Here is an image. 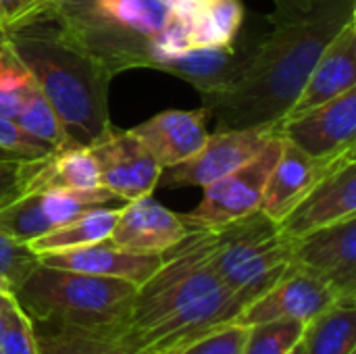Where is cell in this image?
<instances>
[{
  "instance_id": "6da1fadb",
  "label": "cell",
  "mask_w": 356,
  "mask_h": 354,
  "mask_svg": "<svg viewBox=\"0 0 356 354\" xmlns=\"http://www.w3.org/2000/svg\"><path fill=\"white\" fill-rule=\"evenodd\" d=\"M271 29L248 40L240 75L200 94L215 129L277 127L292 111L325 46L356 21V0H273Z\"/></svg>"
},
{
  "instance_id": "7a4b0ae2",
  "label": "cell",
  "mask_w": 356,
  "mask_h": 354,
  "mask_svg": "<svg viewBox=\"0 0 356 354\" xmlns=\"http://www.w3.org/2000/svg\"><path fill=\"white\" fill-rule=\"evenodd\" d=\"M211 246V230H190L138 288L125 328L142 354H173L240 321L246 305L215 273Z\"/></svg>"
},
{
  "instance_id": "3957f363",
  "label": "cell",
  "mask_w": 356,
  "mask_h": 354,
  "mask_svg": "<svg viewBox=\"0 0 356 354\" xmlns=\"http://www.w3.org/2000/svg\"><path fill=\"white\" fill-rule=\"evenodd\" d=\"M198 6L179 0H50L48 21L117 77L156 69L192 46Z\"/></svg>"
},
{
  "instance_id": "277c9868",
  "label": "cell",
  "mask_w": 356,
  "mask_h": 354,
  "mask_svg": "<svg viewBox=\"0 0 356 354\" xmlns=\"http://www.w3.org/2000/svg\"><path fill=\"white\" fill-rule=\"evenodd\" d=\"M6 46L58 115L71 144L88 148L111 129L108 86L113 75L54 21L10 31Z\"/></svg>"
},
{
  "instance_id": "5b68a950",
  "label": "cell",
  "mask_w": 356,
  "mask_h": 354,
  "mask_svg": "<svg viewBox=\"0 0 356 354\" xmlns=\"http://www.w3.org/2000/svg\"><path fill=\"white\" fill-rule=\"evenodd\" d=\"M138 286L79 271L38 265L10 292L33 325L98 330L127 325Z\"/></svg>"
},
{
  "instance_id": "8992f818",
  "label": "cell",
  "mask_w": 356,
  "mask_h": 354,
  "mask_svg": "<svg viewBox=\"0 0 356 354\" xmlns=\"http://www.w3.org/2000/svg\"><path fill=\"white\" fill-rule=\"evenodd\" d=\"M211 265L246 307L292 265V240L261 209L211 230Z\"/></svg>"
},
{
  "instance_id": "52a82bcc",
  "label": "cell",
  "mask_w": 356,
  "mask_h": 354,
  "mask_svg": "<svg viewBox=\"0 0 356 354\" xmlns=\"http://www.w3.org/2000/svg\"><path fill=\"white\" fill-rule=\"evenodd\" d=\"M282 136H273L265 148L236 171L209 184L202 200L190 211L179 213L188 230H215L261 209L267 177L280 156Z\"/></svg>"
},
{
  "instance_id": "ba28073f",
  "label": "cell",
  "mask_w": 356,
  "mask_h": 354,
  "mask_svg": "<svg viewBox=\"0 0 356 354\" xmlns=\"http://www.w3.org/2000/svg\"><path fill=\"white\" fill-rule=\"evenodd\" d=\"M123 204L125 200L106 188L19 194L0 207V230L27 244L88 211L121 209Z\"/></svg>"
},
{
  "instance_id": "9c48e42d",
  "label": "cell",
  "mask_w": 356,
  "mask_h": 354,
  "mask_svg": "<svg viewBox=\"0 0 356 354\" xmlns=\"http://www.w3.org/2000/svg\"><path fill=\"white\" fill-rule=\"evenodd\" d=\"M292 267L321 280L338 303L356 305V217L292 240Z\"/></svg>"
},
{
  "instance_id": "30bf717a",
  "label": "cell",
  "mask_w": 356,
  "mask_h": 354,
  "mask_svg": "<svg viewBox=\"0 0 356 354\" xmlns=\"http://www.w3.org/2000/svg\"><path fill=\"white\" fill-rule=\"evenodd\" d=\"M273 136V127L215 129L196 154L163 169L156 188H207L257 156Z\"/></svg>"
},
{
  "instance_id": "8fae6325",
  "label": "cell",
  "mask_w": 356,
  "mask_h": 354,
  "mask_svg": "<svg viewBox=\"0 0 356 354\" xmlns=\"http://www.w3.org/2000/svg\"><path fill=\"white\" fill-rule=\"evenodd\" d=\"M88 150L96 163L100 186L125 202L156 190L163 167L129 129L111 125V129L88 146Z\"/></svg>"
},
{
  "instance_id": "7c38bea8",
  "label": "cell",
  "mask_w": 356,
  "mask_h": 354,
  "mask_svg": "<svg viewBox=\"0 0 356 354\" xmlns=\"http://www.w3.org/2000/svg\"><path fill=\"white\" fill-rule=\"evenodd\" d=\"M277 136L315 159L356 148V88L298 117L286 119Z\"/></svg>"
},
{
  "instance_id": "4fadbf2b",
  "label": "cell",
  "mask_w": 356,
  "mask_h": 354,
  "mask_svg": "<svg viewBox=\"0 0 356 354\" xmlns=\"http://www.w3.org/2000/svg\"><path fill=\"white\" fill-rule=\"evenodd\" d=\"M356 217V154L342 159L280 221V230L296 240L315 230Z\"/></svg>"
},
{
  "instance_id": "5bb4252c",
  "label": "cell",
  "mask_w": 356,
  "mask_h": 354,
  "mask_svg": "<svg viewBox=\"0 0 356 354\" xmlns=\"http://www.w3.org/2000/svg\"><path fill=\"white\" fill-rule=\"evenodd\" d=\"M179 213L163 207L152 194L125 202L119 209L108 240L138 255H163L188 236Z\"/></svg>"
},
{
  "instance_id": "9a60e30c",
  "label": "cell",
  "mask_w": 356,
  "mask_h": 354,
  "mask_svg": "<svg viewBox=\"0 0 356 354\" xmlns=\"http://www.w3.org/2000/svg\"><path fill=\"white\" fill-rule=\"evenodd\" d=\"M334 303H338L334 292L321 280L290 265L288 273L277 284L244 309L238 323L254 325L277 319H294L307 325Z\"/></svg>"
},
{
  "instance_id": "2e32d148",
  "label": "cell",
  "mask_w": 356,
  "mask_h": 354,
  "mask_svg": "<svg viewBox=\"0 0 356 354\" xmlns=\"http://www.w3.org/2000/svg\"><path fill=\"white\" fill-rule=\"evenodd\" d=\"M350 154H356V148L344 150L336 156L315 159L282 138L280 156L265 184L261 211L280 223L302 200V196L319 182V177H323L334 165H338L342 159Z\"/></svg>"
},
{
  "instance_id": "e0dca14e",
  "label": "cell",
  "mask_w": 356,
  "mask_h": 354,
  "mask_svg": "<svg viewBox=\"0 0 356 354\" xmlns=\"http://www.w3.org/2000/svg\"><path fill=\"white\" fill-rule=\"evenodd\" d=\"M207 119L209 113L204 106L192 111L171 108L156 113L129 131L144 144L152 159L167 169L190 159L204 146L209 138Z\"/></svg>"
},
{
  "instance_id": "ac0fdd59",
  "label": "cell",
  "mask_w": 356,
  "mask_h": 354,
  "mask_svg": "<svg viewBox=\"0 0 356 354\" xmlns=\"http://www.w3.org/2000/svg\"><path fill=\"white\" fill-rule=\"evenodd\" d=\"M161 261H163V255L127 252L115 246L108 238L96 244L40 257V263L48 267L79 271V273L98 275V277L125 280L138 288L161 267Z\"/></svg>"
},
{
  "instance_id": "d6986e66",
  "label": "cell",
  "mask_w": 356,
  "mask_h": 354,
  "mask_svg": "<svg viewBox=\"0 0 356 354\" xmlns=\"http://www.w3.org/2000/svg\"><path fill=\"white\" fill-rule=\"evenodd\" d=\"M353 88H356V21H350L325 46L286 119L325 104Z\"/></svg>"
},
{
  "instance_id": "ffe728a7",
  "label": "cell",
  "mask_w": 356,
  "mask_h": 354,
  "mask_svg": "<svg viewBox=\"0 0 356 354\" xmlns=\"http://www.w3.org/2000/svg\"><path fill=\"white\" fill-rule=\"evenodd\" d=\"M248 40L242 44H219V46H188L181 52L165 58L154 71L175 75L198 90L209 94L227 88L242 71L246 61Z\"/></svg>"
},
{
  "instance_id": "44dd1931",
  "label": "cell",
  "mask_w": 356,
  "mask_h": 354,
  "mask_svg": "<svg viewBox=\"0 0 356 354\" xmlns=\"http://www.w3.org/2000/svg\"><path fill=\"white\" fill-rule=\"evenodd\" d=\"M17 188L19 194H31L50 190H96L102 186L90 150L63 146L46 156L21 161Z\"/></svg>"
},
{
  "instance_id": "7402d4cb",
  "label": "cell",
  "mask_w": 356,
  "mask_h": 354,
  "mask_svg": "<svg viewBox=\"0 0 356 354\" xmlns=\"http://www.w3.org/2000/svg\"><path fill=\"white\" fill-rule=\"evenodd\" d=\"M40 354H142L127 334L125 325L75 330V328H48L35 330Z\"/></svg>"
},
{
  "instance_id": "603a6c76",
  "label": "cell",
  "mask_w": 356,
  "mask_h": 354,
  "mask_svg": "<svg viewBox=\"0 0 356 354\" xmlns=\"http://www.w3.org/2000/svg\"><path fill=\"white\" fill-rule=\"evenodd\" d=\"M305 354H355L356 305L334 303L305 325Z\"/></svg>"
},
{
  "instance_id": "cb8c5ba5",
  "label": "cell",
  "mask_w": 356,
  "mask_h": 354,
  "mask_svg": "<svg viewBox=\"0 0 356 354\" xmlns=\"http://www.w3.org/2000/svg\"><path fill=\"white\" fill-rule=\"evenodd\" d=\"M117 215H119V209H94V211H88V213L54 227L52 232H48L27 244L38 257L96 244L111 236Z\"/></svg>"
},
{
  "instance_id": "d4e9b609",
  "label": "cell",
  "mask_w": 356,
  "mask_h": 354,
  "mask_svg": "<svg viewBox=\"0 0 356 354\" xmlns=\"http://www.w3.org/2000/svg\"><path fill=\"white\" fill-rule=\"evenodd\" d=\"M242 0H204L194 17L192 46L234 44L244 25Z\"/></svg>"
},
{
  "instance_id": "484cf974",
  "label": "cell",
  "mask_w": 356,
  "mask_h": 354,
  "mask_svg": "<svg viewBox=\"0 0 356 354\" xmlns=\"http://www.w3.org/2000/svg\"><path fill=\"white\" fill-rule=\"evenodd\" d=\"M15 123L29 134L31 138L50 144L52 148H63V146H75L71 144V140L65 134V127L58 119V115L54 113V108L50 106V102L44 98V94L40 92L38 86L31 88V92L27 94L21 111L15 117Z\"/></svg>"
},
{
  "instance_id": "4316f807",
  "label": "cell",
  "mask_w": 356,
  "mask_h": 354,
  "mask_svg": "<svg viewBox=\"0 0 356 354\" xmlns=\"http://www.w3.org/2000/svg\"><path fill=\"white\" fill-rule=\"evenodd\" d=\"M246 340L242 354H290L305 334V323L294 319H277L246 325Z\"/></svg>"
},
{
  "instance_id": "83f0119b",
  "label": "cell",
  "mask_w": 356,
  "mask_h": 354,
  "mask_svg": "<svg viewBox=\"0 0 356 354\" xmlns=\"http://www.w3.org/2000/svg\"><path fill=\"white\" fill-rule=\"evenodd\" d=\"M33 86L35 81L25 65L4 46L0 50V117L15 121Z\"/></svg>"
},
{
  "instance_id": "f1b7e54d",
  "label": "cell",
  "mask_w": 356,
  "mask_h": 354,
  "mask_svg": "<svg viewBox=\"0 0 356 354\" xmlns=\"http://www.w3.org/2000/svg\"><path fill=\"white\" fill-rule=\"evenodd\" d=\"M38 265L40 257L29 244L19 242L0 230V284L8 292H15Z\"/></svg>"
},
{
  "instance_id": "f546056e",
  "label": "cell",
  "mask_w": 356,
  "mask_h": 354,
  "mask_svg": "<svg viewBox=\"0 0 356 354\" xmlns=\"http://www.w3.org/2000/svg\"><path fill=\"white\" fill-rule=\"evenodd\" d=\"M248 328L242 323H232L221 330H215L200 340L179 348L173 354H242Z\"/></svg>"
},
{
  "instance_id": "4dcf8cb0",
  "label": "cell",
  "mask_w": 356,
  "mask_h": 354,
  "mask_svg": "<svg viewBox=\"0 0 356 354\" xmlns=\"http://www.w3.org/2000/svg\"><path fill=\"white\" fill-rule=\"evenodd\" d=\"M0 354H40L35 325L19 305H15L8 323L0 336Z\"/></svg>"
},
{
  "instance_id": "1f68e13d",
  "label": "cell",
  "mask_w": 356,
  "mask_h": 354,
  "mask_svg": "<svg viewBox=\"0 0 356 354\" xmlns=\"http://www.w3.org/2000/svg\"><path fill=\"white\" fill-rule=\"evenodd\" d=\"M50 0H0V25L6 33L48 21Z\"/></svg>"
},
{
  "instance_id": "d6a6232c",
  "label": "cell",
  "mask_w": 356,
  "mask_h": 354,
  "mask_svg": "<svg viewBox=\"0 0 356 354\" xmlns=\"http://www.w3.org/2000/svg\"><path fill=\"white\" fill-rule=\"evenodd\" d=\"M0 148L19 154L23 161L40 159L54 150L50 144H44L31 138L29 134H25L13 119H6V117H0Z\"/></svg>"
},
{
  "instance_id": "836d02e7",
  "label": "cell",
  "mask_w": 356,
  "mask_h": 354,
  "mask_svg": "<svg viewBox=\"0 0 356 354\" xmlns=\"http://www.w3.org/2000/svg\"><path fill=\"white\" fill-rule=\"evenodd\" d=\"M19 163L21 161L0 163V207L10 202L15 196H19V188H17Z\"/></svg>"
},
{
  "instance_id": "e575fe53",
  "label": "cell",
  "mask_w": 356,
  "mask_h": 354,
  "mask_svg": "<svg viewBox=\"0 0 356 354\" xmlns=\"http://www.w3.org/2000/svg\"><path fill=\"white\" fill-rule=\"evenodd\" d=\"M15 305H17V300H15V296L10 292L0 294V336H2V332H4V328L8 323V317H10Z\"/></svg>"
},
{
  "instance_id": "d590c367",
  "label": "cell",
  "mask_w": 356,
  "mask_h": 354,
  "mask_svg": "<svg viewBox=\"0 0 356 354\" xmlns=\"http://www.w3.org/2000/svg\"><path fill=\"white\" fill-rule=\"evenodd\" d=\"M13 161H23V159L19 154H15V152H8V150L0 148V163H13Z\"/></svg>"
},
{
  "instance_id": "8d00e7d4",
  "label": "cell",
  "mask_w": 356,
  "mask_h": 354,
  "mask_svg": "<svg viewBox=\"0 0 356 354\" xmlns=\"http://www.w3.org/2000/svg\"><path fill=\"white\" fill-rule=\"evenodd\" d=\"M6 35H8V33H6V31H4V29L0 27V50H2L4 46H6Z\"/></svg>"
},
{
  "instance_id": "74e56055",
  "label": "cell",
  "mask_w": 356,
  "mask_h": 354,
  "mask_svg": "<svg viewBox=\"0 0 356 354\" xmlns=\"http://www.w3.org/2000/svg\"><path fill=\"white\" fill-rule=\"evenodd\" d=\"M179 2H184V4H190V6H198V4H202L204 0H179Z\"/></svg>"
},
{
  "instance_id": "f35d334b",
  "label": "cell",
  "mask_w": 356,
  "mask_h": 354,
  "mask_svg": "<svg viewBox=\"0 0 356 354\" xmlns=\"http://www.w3.org/2000/svg\"><path fill=\"white\" fill-rule=\"evenodd\" d=\"M290 354H305V346H302V342H300V344H298V346H296V348H294Z\"/></svg>"
},
{
  "instance_id": "ab89813d",
  "label": "cell",
  "mask_w": 356,
  "mask_h": 354,
  "mask_svg": "<svg viewBox=\"0 0 356 354\" xmlns=\"http://www.w3.org/2000/svg\"><path fill=\"white\" fill-rule=\"evenodd\" d=\"M2 292H8V290H6V288H4V286L0 284V294H2Z\"/></svg>"
},
{
  "instance_id": "60d3db41",
  "label": "cell",
  "mask_w": 356,
  "mask_h": 354,
  "mask_svg": "<svg viewBox=\"0 0 356 354\" xmlns=\"http://www.w3.org/2000/svg\"><path fill=\"white\" fill-rule=\"evenodd\" d=\"M0 27H2V25H0Z\"/></svg>"
}]
</instances>
